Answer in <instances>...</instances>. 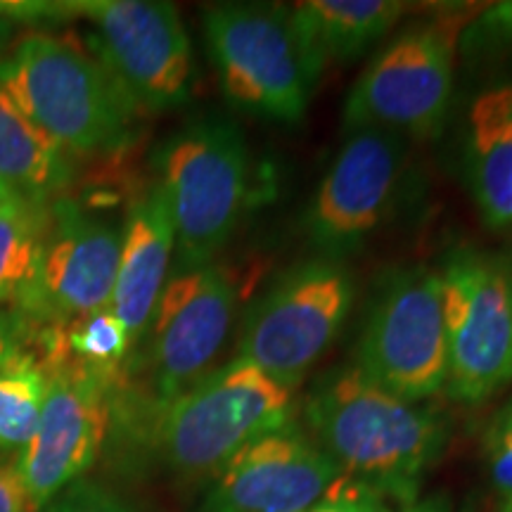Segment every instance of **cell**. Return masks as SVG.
Wrapping results in <instances>:
<instances>
[{
    "instance_id": "6da1fadb",
    "label": "cell",
    "mask_w": 512,
    "mask_h": 512,
    "mask_svg": "<svg viewBox=\"0 0 512 512\" xmlns=\"http://www.w3.org/2000/svg\"><path fill=\"white\" fill-rule=\"evenodd\" d=\"M304 413L311 439L349 482L403 508L418 501L422 479L448 439L439 413L384 392L356 366L325 375Z\"/></svg>"
},
{
    "instance_id": "7a4b0ae2",
    "label": "cell",
    "mask_w": 512,
    "mask_h": 512,
    "mask_svg": "<svg viewBox=\"0 0 512 512\" xmlns=\"http://www.w3.org/2000/svg\"><path fill=\"white\" fill-rule=\"evenodd\" d=\"M0 86L67 155H114L131 143L138 107L98 57L53 34L0 55Z\"/></svg>"
},
{
    "instance_id": "3957f363",
    "label": "cell",
    "mask_w": 512,
    "mask_h": 512,
    "mask_svg": "<svg viewBox=\"0 0 512 512\" xmlns=\"http://www.w3.org/2000/svg\"><path fill=\"white\" fill-rule=\"evenodd\" d=\"M294 394L297 387L233 358L157 408L159 456L176 475L214 477L252 441L292 425Z\"/></svg>"
},
{
    "instance_id": "277c9868",
    "label": "cell",
    "mask_w": 512,
    "mask_h": 512,
    "mask_svg": "<svg viewBox=\"0 0 512 512\" xmlns=\"http://www.w3.org/2000/svg\"><path fill=\"white\" fill-rule=\"evenodd\" d=\"M155 169L174 223L178 268L214 264L247 200L249 152L242 131L216 117L190 121L157 147Z\"/></svg>"
},
{
    "instance_id": "5b68a950",
    "label": "cell",
    "mask_w": 512,
    "mask_h": 512,
    "mask_svg": "<svg viewBox=\"0 0 512 512\" xmlns=\"http://www.w3.org/2000/svg\"><path fill=\"white\" fill-rule=\"evenodd\" d=\"M204 38L221 88L254 117L294 124L316 86L290 19V8L223 3L204 10Z\"/></svg>"
},
{
    "instance_id": "8992f818",
    "label": "cell",
    "mask_w": 512,
    "mask_h": 512,
    "mask_svg": "<svg viewBox=\"0 0 512 512\" xmlns=\"http://www.w3.org/2000/svg\"><path fill=\"white\" fill-rule=\"evenodd\" d=\"M354 304V278L335 256H318L280 275L249 306L240 358L297 387L328 351Z\"/></svg>"
},
{
    "instance_id": "52a82bcc",
    "label": "cell",
    "mask_w": 512,
    "mask_h": 512,
    "mask_svg": "<svg viewBox=\"0 0 512 512\" xmlns=\"http://www.w3.org/2000/svg\"><path fill=\"white\" fill-rule=\"evenodd\" d=\"M41 363L48 373L43 413L15 463L31 512H41L95 465L110 434L117 382V370L83 366L46 342Z\"/></svg>"
},
{
    "instance_id": "ba28073f",
    "label": "cell",
    "mask_w": 512,
    "mask_h": 512,
    "mask_svg": "<svg viewBox=\"0 0 512 512\" xmlns=\"http://www.w3.org/2000/svg\"><path fill=\"white\" fill-rule=\"evenodd\" d=\"M458 29L456 19H437L389 43L344 100V133L380 128L422 138L437 131L453 93Z\"/></svg>"
},
{
    "instance_id": "9c48e42d",
    "label": "cell",
    "mask_w": 512,
    "mask_h": 512,
    "mask_svg": "<svg viewBox=\"0 0 512 512\" xmlns=\"http://www.w3.org/2000/svg\"><path fill=\"white\" fill-rule=\"evenodd\" d=\"M441 275L446 394L482 403L512 382V275L496 259L460 249Z\"/></svg>"
},
{
    "instance_id": "30bf717a",
    "label": "cell",
    "mask_w": 512,
    "mask_h": 512,
    "mask_svg": "<svg viewBox=\"0 0 512 512\" xmlns=\"http://www.w3.org/2000/svg\"><path fill=\"white\" fill-rule=\"evenodd\" d=\"M356 368L384 392L411 403L446 387L439 273L418 266L387 280L358 342Z\"/></svg>"
},
{
    "instance_id": "8fae6325",
    "label": "cell",
    "mask_w": 512,
    "mask_h": 512,
    "mask_svg": "<svg viewBox=\"0 0 512 512\" xmlns=\"http://www.w3.org/2000/svg\"><path fill=\"white\" fill-rule=\"evenodd\" d=\"M91 43L138 110L166 112L190 100V36L176 5L162 0H79Z\"/></svg>"
},
{
    "instance_id": "7c38bea8",
    "label": "cell",
    "mask_w": 512,
    "mask_h": 512,
    "mask_svg": "<svg viewBox=\"0 0 512 512\" xmlns=\"http://www.w3.org/2000/svg\"><path fill=\"white\" fill-rule=\"evenodd\" d=\"M119 252L117 226L88 214L72 197H57L48 207L36 278L15 311L31 323L64 325L110 309Z\"/></svg>"
},
{
    "instance_id": "4fadbf2b",
    "label": "cell",
    "mask_w": 512,
    "mask_h": 512,
    "mask_svg": "<svg viewBox=\"0 0 512 512\" xmlns=\"http://www.w3.org/2000/svg\"><path fill=\"white\" fill-rule=\"evenodd\" d=\"M238 292L221 266L178 268L150 320V373L157 408L209 373L230 335Z\"/></svg>"
},
{
    "instance_id": "5bb4252c",
    "label": "cell",
    "mask_w": 512,
    "mask_h": 512,
    "mask_svg": "<svg viewBox=\"0 0 512 512\" xmlns=\"http://www.w3.org/2000/svg\"><path fill=\"white\" fill-rule=\"evenodd\" d=\"M406 166V138L380 128L347 133L306 211V235L323 256L361 245L384 221Z\"/></svg>"
},
{
    "instance_id": "9a60e30c",
    "label": "cell",
    "mask_w": 512,
    "mask_h": 512,
    "mask_svg": "<svg viewBox=\"0 0 512 512\" xmlns=\"http://www.w3.org/2000/svg\"><path fill=\"white\" fill-rule=\"evenodd\" d=\"M342 477L335 460L292 422L230 458L211 477L200 512H304Z\"/></svg>"
},
{
    "instance_id": "2e32d148",
    "label": "cell",
    "mask_w": 512,
    "mask_h": 512,
    "mask_svg": "<svg viewBox=\"0 0 512 512\" xmlns=\"http://www.w3.org/2000/svg\"><path fill=\"white\" fill-rule=\"evenodd\" d=\"M176 233L159 185H150L128 204L121 228V252L110 311L131 337L133 347L145 337L152 313L169 280Z\"/></svg>"
},
{
    "instance_id": "e0dca14e",
    "label": "cell",
    "mask_w": 512,
    "mask_h": 512,
    "mask_svg": "<svg viewBox=\"0 0 512 512\" xmlns=\"http://www.w3.org/2000/svg\"><path fill=\"white\" fill-rule=\"evenodd\" d=\"M406 12L399 0H304L290 19L306 67L318 81L330 62L354 60L389 34Z\"/></svg>"
},
{
    "instance_id": "ac0fdd59",
    "label": "cell",
    "mask_w": 512,
    "mask_h": 512,
    "mask_svg": "<svg viewBox=\"0 0 512 512\" xmlns=\"http://www.w3.org/2000/svg\"><path fill=\"white\" fill-rule=\"evenodd\" d=\"M72 176L67 152L0 86V197L48 207Z\"/></svg>"
},
{
    "instance_id": "d6986e66",
    "label": "cell",
    "mask_w": 512,
    "mask_h": 512,
    "mask_svg": "<svg viewBox=\"0 0 512 512\" xmlns=\"http://www.w3.org/2000/svg\"><path fill=\"white\" fill-rule=\"evenodd\" d=\"M470 185L491 228L512 223V128L498 110L494 91L479 95L470 112Z\"/></svg>"
},
{
    "instance_id": "ffe728a7",
    "label": "cell",
    "mask_w": 512,
    "mask_h": 512,
    "mask_svg": "<svg viewBox=\"0 0 512 512\" xmlns=\"http://www.w3.org/2000/svg\"><path fill=\"white\" fill-rule=\"evenodd\" d=\"M48 207L0 197V304L17 306L34 283L46 238Z\"/></svg>"
},
{
    "instance_id": "44dd1931",
    "label": "cell",
    "mask_w": 512,
    "mask_h": 512,
    "mask_svg": "<svg viewBox=\"0 0 512 512\" xmlns=\"http://www.w3.org/2000/svg\"><path fill=\"white\" fill-rule=\"evenodd\" d=\"M48 392L41 358L19 351L0 363V451H24L34 437Z\"/></svg>"
},
{
    "instance_id": "7402d4cb",
    "label": "cell",
    "mask_w": 512,
    "mask_h": 512,
    "mask_svg": "<svg viewBox=\"0 0 512 512\" xmlns=\"http://www.w3.org/2000/svg\"><path fill=\"white\" fill-rule=\"evenodd\" d=\"M41 339L53 344L64 356L93 368L117 370L133 349L124 323L110 309H102L64 325H48Z\"/></svg>"
},
{
    "instance_id": "603a6c76",
    "label": "cell",
    "mask_w": 512,
    "mask_h": 512,
    "mask_svg": "<svg viewBox=\"0 0 512 512\" xmlns=\"http://www.w3.org/2000/svg\"><path fill=\"white\" fill-rule=\"evenodd\" d=\"M41 512H136L114 491L95 484L91 479H79L57 494Z\"/></svg>"
},
{
    "instance_id": "cb8c5ba5",
    "label": "cell",
    "mask_w": 512,
    "mask_h": 512,
    "mask_svg": "<svg viewBox=\"0 0 512 512\" xmlns=\"http://www.w3.org/2000/svg\"><path fill=\"white\" fill-rule=\"evenodd\" d=\"M486 458L496 489L512 496V406L503 408L486 434Z\"/></svg>"
},
{
    "instance_id": "d4e9b609",
    "label": "cell",
    "mask_w": 512,
    "mask_h": 512,
    "mask_svg": "<svg viewBox=\"0 0 512 512\" xmlns=\"http://www.w3.org/2000/svg\"><path fill=\"white\" fill-rule=\"evenodd\" d=\"M304 512H392L387 501L366 486L342 477L316 505Z\"/></svg>"
},
{
    "instance_id": "484cf974",
    "label": "cell",
    "mask_w": 512,
    "mask_h": 512,
    "mask_svg": "<svg viewBox=\"0 0 512 512\" xmlns=\"http://www.w3.org/2000/svg\"><path fill=\"white\" fill-rule=\"evenodd\" d=\"M31 335H34V323L29 318L15 309L0 311V363L24 351L31 342Z\"/></svg>"
},
{
    "instance_id": "4316f807",
    "label": "cell",
    "mask_w": 512,
    "mask_h": 512,
    "mask_svg": "<svg viewBox=\"0 0 512 512\" xmlns=\"http://www.w3.org/2000/svg\"><path fill=\"white\" fill-rule=\"evenodd\" d=\"M0 512H31L15 465H0Z\"/></svg>"
},
{
    "instance_id": "83f0119b",
    "label": "cell",
    "mask_w": 512,
    "mask_h": 512,
    "mask_svg": "<svg viewBox=\"0 0 512 512\" xmlns=\"http://www.w3.org/2000/svg\"><path fill=\"white\" fill-rule=\"evenodd\" d=\"M494 98L498 102V110L508 121V126L512 128V86H503V88H494Z\"/></svg>"
},
{
    "instance_id": "f1b7e54d",
    "label": "cell",
    "mask_w": 512,
    "mask_h": 512,
    "mask_svg": "<svg viewBox=\"0 0 512 512\" xmlns=\"http://www.w3.org/2000/svg\"><path fill=\"white\" fill-rule=\"evenodd\" d=\"M15 31H17V24L12 22L5 12H0V55H5V50H8L12 38H15Z\"/></svg>"
},
{
    "instance_id": "f546056e",
    "label": "cell",
    "mask_w": 512,
    "mask_h": 512,
    "mask_svg": "<svg viewBox=\"0 0 512 512\" xmlns=\"http://www.w3.org/2000/svg\"><path fill=\"white\" fill-rule=\"evenodd\" d=\"M403 512H448V505L441 501V498H427V501H415Z\"/></svg>"
},
{
    "instance_id": "4dcf8cb0",
    "label": "cell",
    "mask_w": 512,
    "mask_h": 512,
    "mask_svg": "<svg viewBox=\"0 0 512 512\" xmlns=\"http://www.w3.org/2000/svg\"><path fill=\"white\" fill-rule=\"evenodd\" d=\"M496 17L505 19V22L512 24V3H503L496 8Z\"/></svg>"
},
{
    "instance_id": "1f68e13d",
    "label": "cell",
    "mask_w": 512,
    "mask_h": 512,
    "mask_svg": "<svg viewBox=\"0 0 512 512\" xmlns=\"http://www.w3.org/2000/svg\"><path fill=\"white\" fill-rule=\"evenodd\" d=\"M503 512H512V496H510V501L505 503V508H503Z\"/></svg>"
},
{
    "instance_id": "d6a6232c",
    "label": "cell",
    "mask_w": 512,
    "mask_h": 512,
    "mask_svg": "<svg viewBox=\"0 0 512 512\" xmlns=\"http://www.w3.org/2000/svg\"><path fill=\"white\" fill-rule=\"evenodd\" d=\"M510 406H512V401H510Z\"/></svg>"
}]
</instances>
